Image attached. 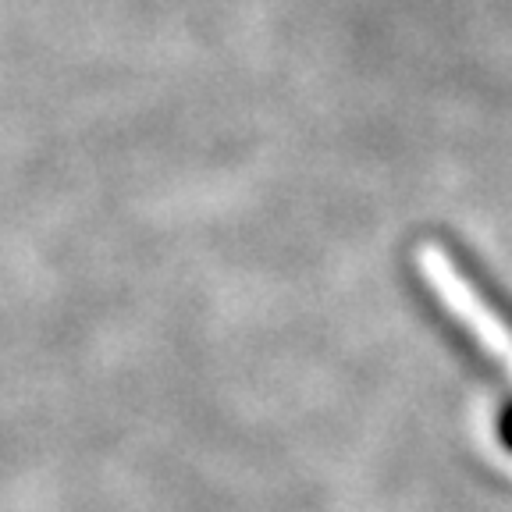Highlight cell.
Listing matches in <instances>:
<instances>
[{"instance_id":"6da1fadb","label":"cell","mask_w":512,"mask_h":512,"mask_svg":"<svg viewBox=\"0 0 512 512\" xmlns=\"http://www.w3.org/2000/svg\"><path fill=\"white\" fill-rule=\"evenodd\" d=\"M420 267H424V274H431L434 288H438L441 296H445V303L452 306V310H456L473 331H477V338H484V345H488L495 356H502L505 363H512V338H509V331L498 324L495 310H491L488 303H480V296L470 288V281L459 274V267L452 264V260H448V256L441 253L438 246H424V249H420Z\"/></svg>"},{"instance_id":"7a4b0ae2","label":"cell","mask_w":512,"mask_h":512,"mask_svg":"<svg viewBox=\"0 0 512 512\" xmlns=\"http://www.w3.org/2000/svg\"><path fill=\"white\" fill-rule=\"evenodd\" d=\"M498 441L505 445V452H512V402H505L498 413Z\"/></svg>"}]
</instances>
